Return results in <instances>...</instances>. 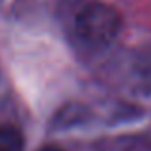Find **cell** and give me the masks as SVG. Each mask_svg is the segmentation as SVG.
<instances>
[{"label": "cell", "instance_id": "cell-1", "mask_svg": "<svg viewBox=\"0 0 151 151\" xmlns=\"http://www.w3.org/2000/svg\"><path fill=\"white\" fill-rule=\"evenodd\" d=\"M122 19L119 12L109 4L92 2L84 6L75 17V31L78 38L88 46H107L121 33Z\"/></svg>", "mask_w": 151, "mask_h": 151}, {"label": "cell", "instance_id": "cell-2", "mask_svg": "<svg viewBox=\"0 0 151 151\" xmlns=\"http://www.w3.org/2000/svg\"><path fill=\"white\" fill-rule=\"evenodd\" d=\"M25 138L14 124H0V151H23Z\"/></svg>", "mask_w": 151, "mask_h": 151}, {"label": "cell", "instance_id": "cell-3", "mask_svg": "<svg viewBox=\"0 0 151 151\" xmlns=\"http://www.w3.org/2000/svg\"><path fill=\"white\" fill-rule=\"evenodd\" d=\"M40 151H65V149L55 147V145H48V147H44V149H40Z\"/></svg>", "mask_w": 151, "mask_h": 151}]
</instances>
